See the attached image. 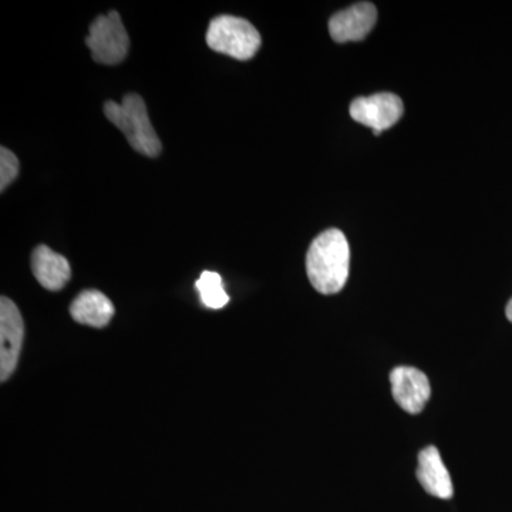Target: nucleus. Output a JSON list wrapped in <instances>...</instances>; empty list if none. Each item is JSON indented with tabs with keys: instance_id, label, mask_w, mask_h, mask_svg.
I'll use <instances>...</instances> for the list:
<instances>
[{
	"instance_id": "f257e3e1",
	"label": "nucleus",
	"mask_w": 512,
	"mask_h": 512,
	"mask_svg": "<svg viewBox=\"0 0 512 512\" xmlns=\"http://www.w3.org/2000/svg\"><path fill=\"white\" fill-rule=\"evenodd\" d=\"M350 247L345 234L332 228L313 239L306 255V272L313 288L333 295L345 288L349 278Z\"/></svg>"
},
{
	"instance_id": "423d86ee",
	"label": "nucleus",
	"mask_w": 512,
	"mask_h": 512,
	"mask_svg": "<svg viewBox=\"0 0 512 512\" xmlns=\"http://www.w3.org/2000/svg\"><path fill=\"white\" fill-rule=\"evenodd\" d=\"M25 336V323L18 306L9 298L0 299V379L6 382L18 366Z\"/></svg>"
},
{
	"instance_id": "f8f14e48",
	"label": "nucleus",
	"mask_w": 512,
	"mask_h": 512,
	"mask_svg": "<svg viewBox=\"0 0 512 512\" xmlns=\"http://www.w3.org/2000/svg\"><path fill=\"white\" fill-rule=\"evenodd\" d=\"M197 289L200 292V298L207 308L221 309L228 305L229 296L225 292L224 284L220 274L212 271L202 272L197 281Z\"/></svg>"
},
{
	"instance_id": "4468645a",
	"label": "nucleus",
	"mask_w": 512,
	"mask_h": 512,
	"mask_svg": "<svg viewBox=\"0 0 512 512\" xmlns=\"http://www.w3.org/2000/svg\"><path fill=\"white\" fill-rule=\"evenodd\" d=\"M505 315H507V319L512 322V299L508 302L507 308H505Z\"/></svg>"
},
{
	"instance_id": "1a4fd4ad",
	"label": "nucleus",
	"mask_w": 512,
	"mask_h": 512,
	"mask_svg": "<svg viewBox=\"0 0 512 512\" xmlns=\"http://www.w3.org/2000/svg\"><path fill=\"white\" fill-rule=\"evenodd\" d=\"M417 478L426 493L433 497L441 500H450L453 497V481L436 447L429 446L420 451Z\"/></svg>"
},
{
	"instance_id": "39448f33",
	"label": "nucleus",
	"mask_w": 512,
	"mask_h": 512,
	"mask_svg": "<svg viewBox=\"0 0 512 512\" xmlns=\"http://www.w3.org/2000/svg\"><path fill=\"white\" fill-rule=\"evenodd\" d=\"M404 113L403 101L393 93H377L359 97L350 104V116L357 123L370 127L375 136L393 127Z\"/></svg>"
},
{
	"instance_id": "6e6552de",
	"label": "nucleus",
	"mask_w": 512,
	"mask_h": 512,
	"mask_svg": "<svg viewBox=\"0 0 512 512\" xmlns=\"http://www.w3.org/2000/svg\"><path fill=\"white\" fill-rule=\"evenodd\" d=\"M377 22V10L373 3L360 2L340 10L329 20V32L338 43L360 42L365 39Z\"/></svg>"
},
{
	"instance_id": "7ed1b4c3",
	"label": "nucleus",
	"mask_w": 512,
	"mask_h": 512,
	"mask_svg": "<svg viewBox=\"0 0 512 512\" xmlns=\"http://www.w3.org/2000/svg\"><path fill=\"white\" fill-rule=\"evenodd\" d=\"M207 45L214 52L237 60L252 59L261 47V35L248 20L222 15L211 20Z\"/></svg>"
},
{
	"instance_id": "f03ea898",
	"label": "nucleus",
	"mask_w": 512,
	"mask_h": 512,
	"mask_svg": "<svg viewBox=\"0 0 512 512\" xmlns=\"http://www.w3.org/2000/svg\"><path fill=\"white\" fill-rule=\"evenodd\" d=\"M104 114L126 136L128 144L137 153L151 158L160 156L161 141L148 117L143 97L131 93L124 96L121 103L107 101Z\"/></svg>"
},
{
	"instance_id": "0eeeda50",
	"label": "nucleus",
	"mask_w": 512,
	"mask_h": 512,
	"mask_svg": "<svg viewBox=\"0 0 512 512\" xmlns=\"http://www.w3.org/2000/svg\"><path fill=\"white\" fill-rule=\"evenodd\" d=\"M393 399L410 414L423 412L430 400L431 387L429 377L414 367L400 366L390 373Z\"/></svg>"
},
{
	"instance_id": "9d476101",
	"label": "nucleus",
	"mask_w": 512,
	"mask_h": 512,
	"mask_svg": "<svg viewBox=\"0 0 512 512\" xmlns=\"http://www.w3.org/2000/svg\"><path fill=\"white\" fill-rule=\"evenodd\" d=\"M32 271L37 282L52 292L63 289L72 276L69 261L46 245H39L33 251Z\"/></svg>"
},
{
	"instance_id": "20e7f679",
	"label": "nucleus",
	"mask_w": 512,
	"mask_h": 512,
	"mask_svg": "<svg viewBox=\"0 0 512 512\" xmlns=\"http://www.w3.org/2000/svg\"><path fill=\"white\" fill-rule=\"evenodd\" d=\"M86 45L92 50L94 62L114 66L126 59L130 37L116 10L94 20L86 37Z\"/></svg>"
},
{
	"instance_id": "ddd939ff",
	"label": "nucleus",
	"mask_w": 512,
	"mask_h": 512,
	"mask_svg": "<svg viewBox=\"0 0 512 512\" xmlns=\"http://www.w3.org/2000/svg\"><path fill=\"white\" fill-rule=\"evenodd\" d=\"M19 174V160L9 148H0V191H5Z\"/></svg>"
},
{
	"instance_id": "9b49d317",
	"label": "nucleus",
	"mask_w": 512,
	"mask_h": 512,
	"mask_svg": "<svg viewBox=\"0 0 512 512\" xmlns=\"http://www.w3.org/2000/svg\"><path fill=\"white\" fill-rule=\"evenodd\" d=\"M70 315L80 325L104 328L114 316V306L100 291H83L70 306Z\"/></svg>"
}]
</instances>
